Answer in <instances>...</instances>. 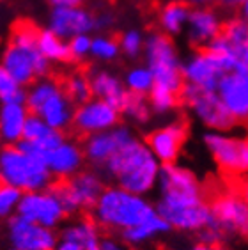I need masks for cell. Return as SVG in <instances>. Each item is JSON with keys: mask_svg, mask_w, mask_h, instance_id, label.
Listing matches in <instances>:
<instances>
[{"mask_svg": "<svg viewBox=\"0 0 248 250\" xmlns=\"http://www.w3.org/2000/svg\"><path fill=\"white\" fill-rule=\"evenodd\" d=\"M156 211L174 231L202 232L213 227L209 206L204 199V188L190 168L179 164L160 167L156 181Z\"/></svg>", "mask_w": 248, "mask_h": 250, "instance_id": "6da1fadb", "label": "cell"}, {"mask_svg": "<svg viewBox=\"0 0 248 250\" xmlns=\"http://www.w3.org/2000/svg\"><path fill=\"white\" fill-rule=\"evenodd\" d=\"M160 167L162 164L154 158L145 142L133 139L101 168L106 178L114 179L117 187L147 197L156 188Z\"/></svg>", "mask_w": 248, "mask_h": 250, "instance_id": "7a4b0ae2", "label": "cell"}, {"mask_svg": "<svg viewBox=\"0 0 248 250\" xmlns=\"http://www.w3.org/2000/svg\"><path fill=\"white\" fill-rule=\"evenodd\" d=\"M92 220L112 232H123L156 217V206L145 195H137L124 188L105 187L92 206Z\"/></svg>", "mask_w": 248, "mask_h": 250, "instance_id": "3957f363", "label": "cell"}, {"mask_svg": "<svg viewBox=\"0 0 248 250\" xmlns=\"http://www.w3.org/2000/svg\"><path fill=\"white\" fill-rule=\"evenodd\" d=\"M38 32L39 29L34 23L20 21L13 29L9 43L0 53V67L23 87L46 77L50 69V62L38 50Z\"/></svg>", "mask_w": 248, "mask_h": 250, "instance_id": "277c9868", "label": "cell"}, {"mask_svg": "<svg viewBox=\"0 0 248 250\" xmlns=\"http://www.w3.org/2000/svg\"><path fill=\"white\" fill-rule=\"evenodd\" d=\"M52 174L44 158L23 149L20 144L0 149V181L21 193L44 190L52 185Z\"/></svg>", "mask_w": 248, "mask_h": 250, "instance_id": "5b68a950", "label": "cell"}, {"mask_svg": "<svg viewBox=\"0 0 248 250\" xmlns=\"http://www.w3.org/2000/svg\"><path fill=\"white\" fill-rule=\"evenodd\" d=\"M25 106L30 114H36L50 128L64 131L71 126L75 105L66 96L62 83L48 77L34 80L25 91Z\"/></svg>", "mask_w": 248, "mask_h": 250, "instance_id": "8992f818", "label": "cell"}, {"mask_svg": "<svg viewBox=\"0 0 248 250\" xmlns=\"http://www.w3.org/2000/svg\"><path fill=\"white\" fill-rule=\"evenodd\" d=\"M144 57L145 66L153 75V89L181 96V89L185 85L181 73L183 61L172 38L163 32L149 34L144 41Z\"/></svg>", "mask_w": 248, "mask_h": 250, "instance_id": "52a82bcc", "label": "cell"}, {"mask_svg": "<svg viewBox=\"0 0 248 250\" xmlns=\"http://www.w3.org/2000/svg\"><path fill=\"white\" fill-rule=\"evenodd\" d=\"M213 220V229L220 236H243L248 231V201L238 190H225L216 193L207 204Z\"/></svg>", "mask_w": 248, "mask_h": 250, "instance_id": "ba28073f", "label": "cell"}, {"mask_svg": "<svg viewBox=\"0 0 248 250\" xmlns=\"http://www.w3.org/2000/svg\"><path fill=\"white\" fill-rule=\"evenodd\" d=\"M103 188L105 183L100 174L94 170H80L71 178L64 179L53 190L61 199L66 213L71 215V213L91 211Z\"/></svg>", "mask_w": 248, "mask_h": 250, "instance_id": "9c48e42d", "label": "cell"}, {"mask_svg": "<svg viewBox=\"0 0 248 250\" xmlns=\"http://www.w3.org/2000/svg\"><path fill=\"white\" fill-rule=\"evenodd\" d=\"M204 144L222 170L229 176H243L248 170V142L230 131H207Z\"/></svg>", "mask_w": 248, "mask_h": 250, "instance_id": "30bf717a", "label": "cell"}, {"mask_svg": "<svg viewBox=\"0 0 248 250\" xmlns=\"http://www.w3.org/2000/svg\"><path fill=\"white\" fill-rule=\"evenodd\" d=\"M179 98L190 106L193 116L201 121L206 128H209V131H230L238 125L227 112L224 103L220 101L215 91H201L195 87L183 85Z\"/></svg>", "mask_w": 248, "mask_h": 250, "instance_id": "8fae6325", "label": "cell"}, {"mask_svg": "<svg viewBox=\"0 0 248 250\" xmlns=\"http://www.w3.org/2000/svg\"><path fill=\"white\" fill-rule=\"evenodd\" d=\"M16 215L36 222L48 229H57L64 224L67 213L62 206L61 199L53 188L36 190V192L21 193V199L16 208Z\"/></svg>", "mask_w": 248, "mask_h": 250, "instance_id": "7c38bea8", "label": "cell"}, {"mask_svg": "<svg viewBox=\"0 0 248 250\" xmlns=\"http://www.w3.org/2000/svg\"><path fill=\"white\" fill-rule=\"evenodd\" d=\"M232 71L224 59L211 53L209 50H197L185 62H181V73L185 85L195 87L201 91H215L220 78Z\"/></svg>", "mask_w": 248, "mask_h": 250, "instance_id": "4fadbf2b", "label": "cell"}, {"mask_svg": "<svg viewBox=\"0 0 248 250\" xmlns=\"http://www.w3.org/2000/svg\"><path fill=\"white\" fill-rule=\"evenodd\" d=\"M119 119L121 112L115 106L98 98H91L75 106L71 126L77 130V133L89 137V135L112 130L114 126L119 125Z\"/></svg>", "mask_w": 248, "mask_h": 250, "instance_id": "5bb4252c", "label": "cell"}, {"mask_svg": "<svg viewBox=\"0 0 248 250\" xmlns=\"http://www.w3.org/2000/svg\"><path fill=\"white\" fill-rule=\"evenodd\" d=\"M7 240L13 250H53L59 241L55 229L13 215L7 222Z\"/></svg>", "mask_w": 248, "mask_h": 250, "instance_id": "9a60e30c", "label": "cell"}, {"mask_svg": "<svg viewBox=\"0 0 248 250\" xmlns=\"http://www.w3.org/2000/svg\"><path fill=\"white\" fill-rule=\"evenodd\" d=\"M133 139L137 137L129 126L117 125L112 130L85 137L82 151L89 164H92L94 167H103L117 151L123 149L124 146L129 144Z\"/></svg>", "mask_w": 248, "mask_h": 250, "instance_id": "2e32d148", "label": "cell"}, {"mask_svg": "<svg viewBox=\"0 0 248 250\" xmlns=\"http://www.w3.org/2000/svg\"><path fill=\"white\" fill-rule=\"evenodd\" d=\"M215 92L236 123L248 117V67L234 69L220 78Z\"/></svg>", "mask_w": 248, "mask_h": 250, "instance_id": "e0dca14e", "label": "cell"}, {"mask_svg": "<svg viewBox=\"0 0 248 250\" xmlns=\"http://www.w3.org/2000/svg\"><path fill=\"white\" fill-rule=\"evenodd\" d=\"M188 128L183 121H172L168 125L156 128L149 133L145 146L153 153L154 158L162 165L177 164L185 146Z\"/></svg>", "mask_w": 248, "mask_h": 250, "instance_id": "ac0fdd59", "label": "cell"}, {"mask_svg": "<svg viewBox=\"0 0 248 250\" xmlns=\"http://www.w3.org/2000/svg\"><path fill=\"white\" fill-rule=\"evenodd\" d=\"M96 29V18L91 11L82 5L53 7L48 18V30H52L64 41H69L80 34H91Z\"/></svg>", "mask_w": 248, "mask_h": 250, "instance_id": "d6986e66", "label": "cell"}, {"mask_svg": "<svg viewBox=\"0 0 248 250\" xmlns=\"http://www.w3.org/2000/svg\"><path fill=\"white\" fill-rule=\"evenodd\" d=\"M83 162H85V156H83L82 146L75 140L67 139H64L61 144H57L44 154V164L52 174V178H71L77 172H80Z\"/></svg>", "mask_w": 248, "mask_h": 250, "instance_id": "ffe728a7", "label": "cell"}, {"mask_svg": "<svg viewBox=\"0 0 248 250\" xmlns=\"http://www.w3.org/2000/svg\"><path fill=\"white\" fill-rule=\"evenodd\" d=\"M222 27H224V21L215 9L195 7V9L190 11L186 32H188V39L193 46L206 48L216 36H220Z\"/></svg>", "mask_w": 248, "mask_h": 250, "instance_id": "44dd1931", "label": "cell"}, {"mask_svg": "<svg viewBox=\"0 0 248 250\" xmlns=\"http://www.w3.org/2000/svg\"><path fill=\"white\" fill-rule=\"evenodd\" d=\"M89 83H91L92 98H98L121 110L124 100L128 96V91L117 75L105 69H96L89 75Z\"/></svg>", "mask_w": 248, "mask_h": 250, "instance_id": "7402d4cb", "label": "cell"}, {"mask_svg": "<svg viewBox=\"0 0 248 250\" xmlns=\"http://www.w3.org/2000/svg\"><path fill=\"white\" fill-rule=\"evenodd\" d=\"M30 112L25 103H4L0 105V144L15 146L23 137L25 121Z\"/></svg>", "mask_w": 248, "mask_h": 250, "instance_id": "603a6c76", "label": "cell"}, {"mask_svg": "<svg viewBox=\"0 0 248 250\" xmlns=\"http://www.w3.org/2000/svg\"><path fill=\"white\" fill-rule=\"evenodd\" d=\"M61 238L71 240L83 247L85 250H91L100 245L101 241V229L91 218H78V220L69 222L61 232Z\"/></svg>", "mask_w": 248, "mask_h": 250, "instance_id": "cb8c5ba5", "label": "cell"}, {"mask_svg": "<svg viewBox=\"0 0 248 250\" xmlns=\"http://www.w3.org/2000/svg\"><path fill=\"white\" fill-rule=\"evenodd\" d=\"M168 231H170V227L167 226V222L163 220L160 215H156V217L144 222L140 226H135L131 229L123 231L121 232V241H123L124 245H129V247H142Z\"/></svg>", "mask_w": 248, "mask_h": 250, "instance_id": "d4e9b609", "label": "cell"}, {"mask_svg": "<svg viewBox=\"0 0 248 250\" xmlns=\"http://www.w3.org/2000/svg\"><path fill=\"white\" fill-rule=\"evenodd\" d=\"M190 11L191 7L183 0H172L163 5L160 11V27H162L163 34L168 38L181 34L186 29Z\"/></svg>", "mask_w": 248, "mask_h": 250, "instance_id": "484cf974", "label": "cell"}, {"mask_svg": "<svg viewBox=\"0 0 248 250\" xmlns=\"http://www.w3.org/2000/svg\"><path fill=\"white\" fill-rule=\"evenodd\" d=\"M38 50L50 64H64L71 61L67 41L61 39L48 29L38 32Z\"/></svg>", "mask_w": 248, "mask_h": 250, "instance_id": "4316f807", "label": "cell"}, {"mask_svg": "<svg viewBox=\"0 0 248 250\" xmlns=\"http://www.w3.org/2000/svg\"><path fill=\"white\" fill-rule=\"evenodd\" d=\"M222 38L232 46L239 55L248 57V23L245 18H232L222 27Z\"/></svg>", "mask_w": 248, "mask_h": 250, "instance_id": "83f0119b", "label": "cell"}, {"mask_svg": "<svg viewBox=\"0 0 248 250\" xmlns=\"http://www.w3.org/2000/svg\"><path fill=\"white\" fill-rule=\"evenodd\" d=\"M123 83L129 94H139V96H147L154 85L153 75L147 66H135L128 69Z\"/></svg>", "mask_w": 248, "mask_h": 250, "instance_id": "f1b7e54d", "label": "cell"}, {"mask_svg": "<svg viewBox=\"0 0 248 250\" xmlns=\"http://www.w3.org/2000/svg\"><path fill=\"white\" fill-rule=\"evenodd\" d=\"M62 89L66 96L73 101V105H80L83 101L91 100V83H89V75L83 73H71L62 83Z\"/></svg>", "mask_w": 248, "mask_h": 250, "instance_id": "f546056e", "label": "cell"}, {"mask_svg": "<svg viewBox=\"0 0 248 250\" xmlns=\"http://www.w3.org/2000/svg\"><path fill=\"white\" fill-rule=\"evenodd\" d=\"M121 114H124L126 117H129L135 123H145L149 121L153 110L149 106L147 96H139V94H129L124 100L123 106H121Z\"/></svg>", "mask_w": 248, "mask_h": 250, "instance_id": "4dcf8cb0", "label": "cell"}, {"mask_svg": "<svg viewBox=\"0 0 248 250\" xmlns=\"http://www.w3.org/2000/svg\"><path fill=\"white\" fill-rule=\"evenodd\" d=\"M119 43L117 39L110 38V36H96L91 41V57H94L100 62H112L119 57Z\"/></svg>", "mask_w": 248, "mask_h": 250, "instance_id": "1f68e13d", "label": "cell"}, {"mask_svg": "<svg viewBox=\"0 0 248 250\" xmlns=\"http://www.w3.org/2000/svg\"><path fill=\"white\" fill-rule=\"evenodd\" d=\"M25 89L20 85L9 73L0 67V105L4 103H23L25 101Z\"/></svg>", "mask_w": 248, "mask_h": 250, "instance_id": "d6a6232c", "label": "cell"}, {"mask_svg": "<svg viewBox=\"0 0 248 250\" xmlns=\"http://www.w3.org/2000/svg\"><path fill=\"white\" fill-rule=\"evenodd\" d=\"M144 34L140 32L139 29H128L124 30L123 36L117 39V43H119V50L129 59H135L139 57L140 53L144 52Z\"/></svg>", "mask_w": 248, "mask_h": 250, "instance_id": "836d02e7", "label": "cell"}, {"mask_svg": "<svg viewBox=\"0 0 248 250\" xmlns=\"http://www.w3.org/2000/svg\"><path fill=\"white\" fill-rule=\"evenodd\" d=\"M21 199V192L0 181V220L16 215V208Z\"/></svg>", "mask_w": 248, "mask_h": 250, "instance_id": "e575fe53", "label": "cell"}, {"mask_svg": "<svg viewBox=\"0 0 248 250\" xmlns=\"http://www.w3.org/2000/svg\"><path fill=\"white\" fill-rule=\"evenodd\" d=\"M91 34H80V36L69 39L67 48H69L71 61H83V59L91 57Z\"/></svg>", "mask_w": 248, "mask_h": 250, "instance_id": "d590c367", "label": "cell"}, {"mask_svg": "<svg viewBox=\"0 0 248 250\" xmlns=\"http://www.w3.org/2000/svg\"><path fill=\"white\" fill-rule=\"evenodd\" d=\"M100 250H129V249L121 240H115V238H101Z\"/></svg>", "mask_w": 248, "mask_h": 250, "instance_id": "8d00e7d4", "label": "cell"}, {"mask_svg": "<svg viewBox=\"0 0 248 250\" xmlns=\"http://www.w3.org/2000/svg\"><path fill=\"white\" fill-rule=\"evenodd\" d=\"M53 250H85L83 247H80L78 243H75V241L71 240H64V238H59L57 245H55V249Z\"/></svg>", "mask_w": 248, "mask_h": 250, "instance_id": "74e56055", "label": "cell"}, {"mask_svg": "<svg viewBox=\"0 0 248 250\" xmlns=\"http://www.w3.org/2000/svg\"><path fill=\"white\" fill-rule=\"evenodd\" d=\"M186 250H227L222 243H207V241H201V243H195L191 245L190 249Z\"/></svg>", "mask_w": 248, "mask_h": 250, "instance_id": "f35d334b", "label": "cell"}, {"mask_svg": "<svg viewBox=\"0 0 248 250\" xmlns=\"http://www.w3.org/2000/svg\"><path fill=\"white\" fill-rule=\"evenodd\" d=\"M96 18V29H108L110 25H112V21H114V18L110 15H106V13H103L101 16H94Z\"/></svg>", "mask_w": 248, "mask_h": 250, "instance_id": "ab89813d", "label": "cell"}, {"mask_svg": "<svg viewBox=\"0 0 248 250\" xmlns=\"http://www.w3.org/2000/svg\"><path fill=\"white\" fill-rule=\"evenodd\" d=\"M53 7H71V5H82L85 0H48Z\"/></svg>", "mask_w": 248, "mask_h": 250, "instance_id": "60d3db41", "label": "cell"}, {"mask_svg": "<svg viewBox=\"0 0 248 250\" xmlns=\"http://www.w3.org/2000/svg\"><path fill=\"white\" fill-rule=\"evenodd\" d=\"M225 7H232V9H243L247 7L248 0H220Z\"/></svg>", "mask_w": 248, "mask_h": 250, "instance_id": "b9f144b4", "label": "cell"}, {"mask_svg": "<svg viewBox=\"0 0 248 250\" xmlns=\"http://www.w3.org/2000/svg\"><path fill=\"white\" fill-rule=\"evenodd\" d=\"M215 0H186V4L190 5V7H209L211 4H213Z\"/></svg>", "mask_w": 248, "mask_h": 250, "instance_id": "7bdbcfd3", "label": "cell"}, {"mask_svg": "<svg viewBox=\"0 0 248 250\" xmlns=\"http://www.w3.org/2000/svg\"><path fill=\"white\" fill-rule=\"evenodd\" d=\"M91 250H100V245H98V247H94V249H91Z\"/></svg>", "mask_w": 248, "mask_h": 250, "instance_id": "ee69618b", "label": "cell"}, {"mask_svg": "<svg viewBox=\"0 0 248 250\" xmlns=\"http://www.w3.org/2000/svg\"><path fill=\"white\" fill-rule=\"evenodd\" d=\"M11 250H13V249H11Z\"/></svg>", "mask_w": 248, "mask_h": 250, "instance_id": "f6af8a7d", "label": "cell"}]
</instances>
